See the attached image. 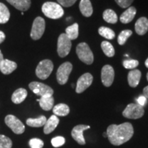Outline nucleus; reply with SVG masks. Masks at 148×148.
I'll return each mask as SVG.
<instances>
[{"label": "nucleus", "instance_id": "nucleus-41", "mask_svg": "<svg viewBox=\"0 0 148 148\" xmlns=\"http://www.w3.org/2000/svg\"><path fill=\"white\" fill-rule=\"evenodd\" d=\"M145 64L146 67L148 68V58L146 59V60H145Z\"/></svg>", "mask_w": 148, "mask_h": 148}, {"label": "nucleus", "instance_id": "nucleus-40", "mask_svg": "<svg viewBox=\"0 0 148 148\" xmlns=\"http://www.w3.org/2000/svg\"><path fill=\"white\" fill-rule=\"evenodd\" d=\"M3 59H4V58H3V54H2V53H1V49H0V64H1V62H2Z\"/></svg>", "mask_w": 148, "mask_h": 148}, {"label": "nucleus", "instance_id": "nucleus-10", "mask_svg": "<svg viewBox=\"0 0 148 148\" xmlns=\"http://www.w3.org/2000/svg\"><path fill=\"white\" fill-rule=\"evenodd\" d=\"M5 123L12 132L16 134H23L25 131V125L18 118L12 114H8L5 116Z\"/></svg>", "mask_w": 148, "mask_h": 148}, {"label": "nucleus", "instance_id": "nucleus-32", "mask_svg": "<svg viewBox=\"0 0 148 148\" xmlns=\"http://www.w3.org/2000/svg\"><path fill=\"white\" fill-rule=\"evenodd\" d=\"M138 60H134V59H126L123 61V65L125 69H133L134 68L137 67L138 66Z\"/></svg>", "mask_w": 148, "mask_h": 148}, {"label": "nucleus", "instance_id": "nucleus-42", "mask_svg": "<svg viewBox=\"0 0 148 148\" xmlns=\"http://www.w3.org/2000/svg\"><path fill=\"white\" fill-rule=\"evenodd\" d=\"M103 137H108V135H107V133H106V132H103Z\"/></svg>", "mask_w": 148, "mask_h": 148}, {"label": "nucleus", "instance_id": "nucleus-1", "mask_svg": "<svg viewBox=\"0 0 148 148\" xmlns=\"http://www.w3.org/2000/svg\"><path fill=\"white\" fill-rule=\"evenodd\" d=\"M106 133L110 143L118 146L127 142L132 137L134 128L130 123L125 122L119 125H110L107 128Z\"/></svg>", "mask_w": 148, "mask_h": 148}, {"label": "nucleus", "instance_id": "nucleus-34", "mask_svg": "<svg viewBox=\"0 0 148 148\" xmlns=\"http://www.w3.org/2000/svg\"><path fill=\"white\" fill-rule=\"evenodd\" d=\"M51 145L54 147H59L63 145L65 143V138L63 136H56L53 138L51 140Z\"/></svg>", "mask_w": 148, "mask_h": 148}, {"label": "nucleus", "instance_id": "nucleus-4", "mask_svg": "<svg viewBox=\"0 0 148 148\" xmlns=\"http://www.w3.org/2000/svg\"><path fill=\"white\" fill-rule=\"evenodd\" d=\"M145 110L143 106L138 103H132L127 105L122 112L123 116L127 119H137L144 115Z\"/></svg>", "mask_w": 148, "mask_h": 148}, {"label": "nucleus", "instance_id": "nucleus-39", "mask_svg": "<svg viewBox=\"0 0 148 148\" xmlns=\"http://www.w3.org/2000/svg\"><path fill=\"white\" fill-rule=\"evenodd\" d=\"M143 92L144 97H145L146 99H148V86H145V87L143 88Z\"/></svg>", "mask_w": 148, "mask_h": 148}, {"label": "nucleus", "instance_id": "nucleus-38", "mask_svg": "<svg viewBox=\"0 0 148 148\" xmlns=\"http://www.w3.org/2000/svg\"><path fill=\"white\" fill-rule=\"evenodd\" d=\"M5 38V35L2 31H0V44L2 43Z\"/></svg>", "mask_w": 148, "mask_h": 148}, {"label": "nucleus", "instance_id": "nucleus-3", "mask_svg": "<svg viewBox=\"0 0 148 148\" xmlns=\"http://www.w3.org/2000/svg\"><path fill=\"white\" fill-rule=\"evenodd\" d=\"M76 53L82 62L86 64H91L93 62V53L89 46L86 42H80L76 47Z\"/></svg>", "mask_w": 148, "mask_h": 148}, {"label": "nucleus", "instance_id": "nucleus-11", "mask_svg": "<svg viewBox=\"0 0 148 148\" xmlns=\"http://www.w3.org/2000/svg\"><path fill=\"white\" fill-rule=\"evenodd\" d=\"M101 78L103 84L106 87L112 85L114 78V71L112 66L106 64L103 66L101 72Z\"/></svg>", "mask_w": 148, "mask_h": 148}, {"label": "nucleus", "instance_id": "nucleus-13", "mask_svg": "<svg viewBox=\"0 0 148 148\" xmlns=\"http://www.w3.org/2000/svg\"><path fill=\"white\" fill-rule=\"evenodd\" d=\"M90 129V126L87 125H77L75 126L71 131L72 137L79 145H85L86 142L83 135V132L86 130Z\"/></svg>", "mask_w": 148, "mask_h": 148}, {"label": "nucleus", "instance_id": "nucleus-23", "mask_svg": "<svg viewBox=\"0 0 148 148\" xmlns=\"http://www.w3.org/2000/svg\"><path fill=\"white\" fill-rule=\"evenodd\" d=\"M46 121H47V118L45 116L41 115L38 116V118H29L26 120V123L27 125L33 127H40L44 126L45 124Z\"/></svg>", "mask_w": 148, "mask_h": 148}, {"label": "nucleus", "instance_id": "nucleus-30", "mask_svg": "<svg viewBox=\"0 0 148 148\" xmlns=\"http://www.w3.org/2000/svg\"><path fill=\"white\" fill-rule=\"evenodd\" d=\"M132 34V32L131 30H130V29H125V30H123L121 33H120L119 36H118V43H119L120 45H124L125 42H126V40H127V38H128Z\"/></svg>", "mask_w": 148, "mask_h": 148}, {"label": "nucleus", "instance_id": "nucleus-9", "mask_svg": "<svg viewBox=\"0 0 148 148\" xmlns=\"http://www.w3.org/2000/svg\"><path fill=\"white\" fill-rule=\"evenodd\" d=\"M45 29V21L43 18L38 16L34 20L30 36L33 40H38L41 38Z\"/></svg>", "mask_w": 148, "mask_h": 148}, {"label": "nucleus", "instance_id": "nucleus-28", "mask_svg": "<svg viewBox=\"0 0 148 148\" xmlns=\"http://www.w3.org/2000/svg\"><path fill=\"white\" fill-rule=\"evenodd\" d=\"M101 47L102 49V51L104 53V54L108 57H112L114 56L115 51L113 46L110 42L108 41H103L101 44Z\"/></svg>", "mask_w": 148, "mask_h": 148}, {"label": "nucleus", "instance_id": "nucleus-18", "mask_svg": "<svg viewBox=\"0 0 148 148\" xmlns=\"http://www.w3.org/2000/svg\"><path fill=\"white\" fill-rule=\"evenodd\" d=\"M136 13V9L134 6H131L123 12L120 16V21L122 23H128L131 22L134 18Z\"/></svg>", "mask_w": 148, "mask_h": 148}, {"label": "nucleus", "instance_id": "nucleus-16", "mask_svg": "<svg viewBox=\"0 0 148 148\" xmlns=\"http://www.w3.org/2000/svg\"><path fill=\"white\" fill-rule=\"evenodd\" d=\"M135 31L136 34L143 36L148 31V19L146 17H140L135 23Z\"/></svg>", "mask_w": 148, "mask_h": 148}, {"label": "nucleus", "instance_id": "nucleus-19", "mask_svg": "<svg viewBox=\"0 0 148 148\" xmlns=\"http://www.w3.org/2000/svg\"><path fill=\"white\" fill-rule=\"evenodd\" d=\"M8 2L13 5L14 8L18 10L26 11L31 5L30 0H6Z\"/></svg>", "mask_w": 148, "mask_h": 148}, {"label": "nucleus", "instance_id": "nucleus-27", "mask_svg": "<svg viewBox=\"0 0 148 148\" xmlns=\"http://www.w3.org/2000/svg\"><path fill=\"white\" fill-rule=\"evenodd\" d=\"M10 11L7 6L3 3H0V23L4 24L8 21L10 18Z\"/></svg>", "mask_w": 148, "mask_h": 148}, {"label": "nucleus", "instance_id": "nucleus-20", "mask_svg": "<svg viewBox=\"0 0 148 148\" xmlns=\"http://www.w3.org/2000/svg\"><path fill=\"white\" fill-rule=\"evenodd\" d=\"M79 7L81 13L84 16L89 17L92 15L93 10L90 0H81Z\"/></svg>", "mask_w": 148, "mask_h": 148}, {"label": "nucleus", "instance_id": "nucleus-35", "mask_svg": "<svg viewBox=\"0 0 148 148\" xmlns=\"http://www.w3.org/2000/svg\"><path fill=\"white\" fill-rule=\"evenodd\" d=\"M116 3L123 8H129L132 4L134 0H115Z\"/></svg>", "mask_w": 148, "mask_h": 148}, {"label": "nucleus", "instance_id": "nucleus-7", "mask_svg": "<svg viewBox=\"0 0 148 148\" xmlns=\"http://www.w3.org/2000/svg\"><path fill=\"white\" fill-rule=\"evenodd\" d=\"M72 69L73 65L69 62H64L59 66L56 72V79L59 84L63 85L66 84Z\"/></svg>", "mask_w": 148, "mask_h": 148}, {"label": "nucleus", "instance_id": "nucleus-26", "mask_svg": "<svg viewBox=\"0 0 148 148\" xmlns=\"http://www.w3.org/2000/svg\"><path fill=\"white\" fill-rule=\"evenodd\" d=\"M79 26L78 24L77 23H73V25H70V26L67 27L66 28V36H68V38H69L70 40H75L78 37L79 35Z\"/></svg>", "mask_w": 148, "mask_h": 148}, {"label": "nucleus", "instance_id": "nucleus-8", "mask_svg": "<svg viewBox=\"0 0 148 148\" xmlns=\"http://www.w3.org/2000/svg\"><path fill=\"white\" fill-rule=\"evenodd\" d=\"M29 88L34 93L40 97L52 96L53 94V90L50 86L41 82H32L29 83Z\"/></svg>", "mask_w": 148, "mask_h": 148}, {"label": "nucleus", "instance_id": "nucleus-31", "mask_svg": "<svg viewBox=\"0 0 148 148\" xmlns=\"http://www.w3.org/2000/svg\"><path fill=\"white\" fill-rule=\"evenodd\" d=\"M12 145V142L8 136L4 135H0V148H11Z\"/></svg>", "mask_w": 148, "mask_h": 148}, {"label": "nucleus", "instance_id": "nucleus-5", "mask_svg": "<svg viewBox=\"0 0 148 148\" xmlns=\"http://www.w3.org/2000/svg\"><path fill=\"white\" fill-rule=\"evenodd\" d=\"M53 69V64L50 60L45 59L38 63L36 69V75L38 78L46 79L50 75Z\"/></svg>", "mask_w": 148, "mask_h": 148}, {"label": "nucleus", "instance_id": "nucleus-33", "mask_svg": "<svg viewBox=\"0 0 148 148\" xmlns=\"http://www.w3.org/2000/svg\"><path fill=\"white\" fill-rule=\"evenodd\" d=\"M29 145L31 148H42L44 145V143L41 139L34 138L29 140Z\"/></svg>", "mask_w": 148, "mask_h": 148}, {"label": "nucleus", "instance_id": "nucleus-2", "mask_svg": "<svg viewBox=\"0 0 148 148\" xmlns=\"http://www.w3.org/2000/svg\"><path fill=\"white\" fill-rule=\"evenodd\" d=\"M42 12L47 17L51 19H58L62 17L64 14V10L60 4L51 1L43 3Z\"/></svg>", "mask_w": 148, "mask_h": 148}, {"label": "nucleus", "instance_id": "nucleus-22", "mask_svg": "<svg viewBox=\"0 0 148 148\" xmlns=\"http://www.w3.org/2000/svg\"><path fill=\"white\" fill-rule=\"evenodd\" d=\"M37 101L39 102L40 106L42 110L48 111L53 108V103H54V99L52 96H46V97H41L40 99H36Z\"/></svg>", "mask_w": 148, "mask_h": 148}, {"label": "nucleus", "instance_id": "nucleus-12", "mask_svg": "<svg viewBox=\"0 0 148 148\" xmlns=\"http://www.w3.org/2000/svg\"><path fill=\"white\" fill-rule=\"evenodd\" d=\"M93 77L89 73H86L81 75L77 79L76 85V91L77 93H82L86 88H88L91 85Z\"/></svg>", "mask_w": 148, "mask_h": 148}, {"label": "nucleus", "instance_id": "nucleus-17", "mask_svg": "<svg viewBox=\"0 0 148 148\" xmlns=\"http://www.w3.org/2000/svg\"><path fill=\"white\" fill-rule=\"evenodd\" d=\"M141 77V72L138 69H133L128 73L127 81L131 87L135 88L138 86Z\"/></svg>", "mask_w": 148, "mask_h": 148}, {"label": "nucleus", "instance_id": "nucleus-25", "mask_svg": "<svg viewBox=\"0 0 148 148\" xmlns=\"http://www.w3.org/2000/svg\"><path fill=\"white\" fill-rule=\"evenodd\" d=\"M103 18L107 23L114 24L118 21L117 14L114 10L111 9H107L103 12Z\"/></svg>", "mask_w": 148, "mask_h": 148}, {"label": "nucleus", "instance_id": "nucleus-36", "mask_svg": "<svg viewBox=\"0 0 148 148\" xmlns=\"http://www.w3.org/2000/svg\"><path fill=\"white\" fill-rule=\"evenodd\" d=\"M60 5L64 7H70L76 2L77 0H57Z\"/></svg>", "mask_w": 148, "mask_h": 148}, {"label": "nucleus", "instance_id": "nucleus-29", "mask_svg": "<svg viewBox=\"0 0 148 148\" xmlns=\"http://www.w3.org/2000/svg\"><path fill=\"white\" fill-rule=\"evenodd\" d=\"M98 32L101 35V36L104 37V38H107V39L112 40L113 39L115 36V33L112 29L110 28H108L107 27L101 26L98 29Z\"/></svg>", "mask_w": 148, "mask_h": 148}, {"label": "nucleus", "instance_id": "nucleus-43", "mask_svg": "<svg viewBox=\"0 0 148 148\" xmlns=\"http://www.w3.org/2000/svg\"><path fill=\"white\" fill-rule=\"evenodd\" d=\"M146 77H147V82H148V72H147V75H146Z\"/></svg>", "mask_w": 148, "mask_h": 148}, {"label": "nucleus", "instance_id": "nucleus-37", "mask_svg": "<svg viewBox=\"0 0 148 148\" xmlns=\"http://www.w3.org/2000/svg\"><path fill=\"white\" fill-rule=\"evenodd\" d=\"M137 101H138V104H139L141 106L143 107L144 105H145L146 102H147V99H146V98L144 97L143 95L140 96V97L138 98Z\"/></svg>", "mask_w": 148, "mask_h": 148}, {"label": "nucleus", "instance_id": "nucleus-6", "mask_svg": "<svg viewBox=\"0 0 148 148\" xmlns=\"http://www.w3.org/2000/svg\"><path fill=\"white\" fill-rule=\"evenodd\" d=\"M71 49V40L68 38L66 34L62 33L58 37L57 44V51L58 56L64 58L69 54Z\"/></svg>", "mask_w": 148, "mask_h": 148}, {"label": "nucleus", "instance_id": "nucleus-15", "mask_svg": "<svg viewBox=\"0 0 148 148\" xmlns=\"http://www.w3.org/2000/svg\"><path fill=\"white\" fill-rule=\"evenodd\" d=\"M17 68V64L13 61L3 59L0 64V71L5 75H8L12 73Z\"/></svg>", "mask_w": 148, "mask_h": 148}, {"label": "nucleus", "instance_id": "nucleus-21", "mask_svg": "<svg viewBox=\"0 0 148 148\" xmlns=\"http://www.w3.org/2000/svg\"><path fill=\"white\" fill-rule=\"evenodd\" d=\"M27 96V91L25 88H20L16 89L15 91L12 94V102L16 104H18V103H21V102L25 100V98Z\"/></svg>", "mask_w": 148, "mask_h": 148}, {"label": "nucleus", "instance_id": "nucleus-24", "mask_svg": "<svg viewBox=\"0 0 148 148\" xmlns=\"http://www.w3.org/2000/svg\"><path fill=\"white\" fill-rule=\"evenodd\" d=\"M70 112L69 107L65 103H58L53 107V112L56 116H64L69 114Z\"/></svg>", "mask_w": 148, "mask_h": 148}, {"label": "nucleus", "instance_id": "nucleus-14", "mask_svg": "<svg viewBox=\"0 0 148 148\" xmlns=\"http://www.w3.org/2000/svg\"><path fill=\"white\" fill-rule=\"evenodd\" d=\"M59 123V119L55 114L51 115L49 119H47L45 124L44 125L43 132L45 134H49L52 132L56 128Z\"/></svg>", "mask_w": 148, "mask_h": 148}]
</instances>
